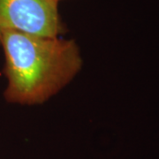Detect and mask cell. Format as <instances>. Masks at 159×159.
Returning <instances> with one entry per match:
<instances>
[{"label":"cell","instance_id":"obj_1","mask_svg":"<svg viewBox=\"0 0 159 159\" xmlns=\"http://www.w3.org/2000/svg\"><path fill=\"white\" fill-rule=\"evenodd\" d=\"M7 102L35 105L56 95L78 74L82 58L74 40L17 31L0 33Z\"/></svg>","mask_w":159,"mask_h":159},{"label":"cell","instance_id":"obj_2","mask_svg":"<svg viewBox=\"0 0 159 159\" xmlns=\"http://www.w3.org/2000/svg\"><path fill=\"white\" fill-rule=\"evenodd\" d=\"M57 0H0V33L59 36L65 31Z\"/></svg>","mask_w":159,"mask_h":159},{"label":"cell","instance_id":"obj_3","mask_svg":"<svg viewBox=\"0 0 159 159\" xmlns=\"http://www.w3.org/2000/svg\"><path fill=\"white\" fill-rule=\"evenodd\" d=\"M57 2H60V1H61V0H57Z\"/></svg>","mask_w":159,"mask_h":159}]
</instances>
